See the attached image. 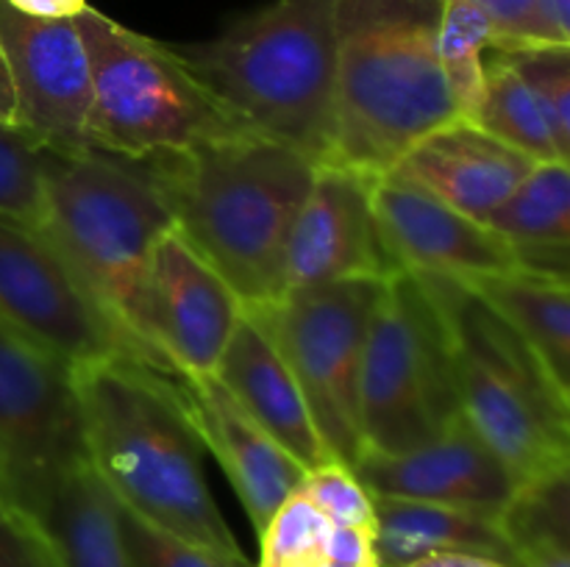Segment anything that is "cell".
Returning <instances> with one entry per match:
<instances>
[{
  "instance_id": "6da1fadb",
  "label": "cell",
  "mask_w": 570,
  "mask_h": 567,
  "mask_svg": "<svg viewBox=\"0 0 570 567\" xmlns=\"http://www.w3.org/2000/svg\"><path fill=\"white\" fill-rule=\"evenodd\" d=\"M83 450L120 504L237 567L250 565L223 520L204 472V445L173 376L120 354L76 367Z\"/></svg>"
},
{
  "instance_id": "7a4b0ae2",
  "label": "cell",
  "mask_w": 570,
  "mask_h": 567,
  "mask_svg": "<svg viewBox=\"0 0 570 567\" xmlns=\"http://www.w3.org/2000/svg\"><path fill=\"white\" fill-rule=\"evenodd\" d=\"M150 165L178 233L226 278L243 306L276 304L284 295L289 233L317 161L234 128Z\"/></svg>"
},
{
  "instance_id": "3957f363",
  "label": "cell",
  "mask_w": 570,
  "mask_h": 567,
  "mask_svg": "<svg viewBox=\"0 0 570 567\" xmlns=\"http://www.w3.org/2000/svg\"><path fill=\"white\" fill-rule=\"evenodd\" d=\"M170 50L239 131L287 145L317 165L328 161L337 0H273L217 37Z\"/></svg>"
},
{
  "instance_id": "277c9868",
  "label": "cell",
  "mask_w": 570,
  "mask_h": 567,
  "mask_svg": "<svg viewBox=\"0 0 570 567\" xmlns=\"http://www.w3.org/2000/svg\"><path fill=\"white\" fill-rule=\"evenodd\" d=\"M443 0H337L328 161L379 178L415 142L462 120L438 53Z\"/></svg>"
},
{
  "instance_id": "5b68a950",
  "label": "cell",
  "mask_w": 570,
  "mask_h": 567,
  "mask_svg": "<svg viewBox=\"0 0 570 567\" xmlns=\"http://www.w3.org/2000/svg\"><path fill=\"white\" fill-rule=\"evenodd\" d=\"M39 226L148 361L139 342L145 270L176 226L156 167L98 148L48 150Z\"/></svg>"
},
{
  "instance_id": "8992f818",
  "label": "cell",
  "mask_w": 570,
  "mask_h": 567,
  "mask_svg": "<svg viewBox=\"0 0 570 567\" xmlns=\"http://www.w3.org/2000/svg\"><path fill=\"white\" fill-rule=\"evenodd\" d=\"M421 278L449 326L460 409L473 431L518 484L570 470V392L460 278Z\"/></svg>"
},
{
  "instance_id": "52a82bcc",
  "label": "cell",
  "mask_w": 570,
  "mask_h": 567,
  "mask_svg": "<svg viewBox=\"0 0 570 567\" xmlns=\"http://www.w3.org/2000/svg\"><path fill=\"white\" fill-rule=\"evenodd\" d=\"M72 20L92 78L89 148L150 161L181 156L237 128L167 42L142 37L92 6Z\"/></svg>"
},
{
  "instance_id": "ba28073f",
  "label": "cell",
  "mask_w": 570,
  "mask_h": 567,
  "mask_svg": "<svg viewBox=\"0 0 570 567\" xmlns=\"http://www.w3.org/2000/svg\"><path fill=\"white\" fill-rule=\"evenodd\" d=\"M462 417L445 317L426 281L395 270L384 281L360 384L362 454H404Z\"/></svg>"
},
{
  "instance_id": "9c48e42d",
  "label": "cell",
  "mask_w": 570,
  "mask_h": 567,
  "mask_svg": "<svg viewBox=\"0 0 570 567\" xmlns=\"http://www.w3.org/2000/svg\"><path fill=\"white\" fill-rule=\"evenodd\" d=\"M384 281L387 278H348L289 289L276 304L254 306L298 378L328 456L345 467H354L365 450L360 384Z\"/></svg>"
},
{
  "instance_id": "30bf717a",
  "label": "cell",
  "mask_w": 570,
  "mask_h": 567,
  "mask_svg": "<svg viewBox=\"0 0 570 567\" xmlns=\"http://www.w3.org/2000/svg\"><path fill=\"white\" fill-rule=\"evenodd\" d=\"M0 320L72 370L139 356L48 231L9 215H0Z\"/></svg>"
},
{
  "instance_id": "8fae6325",
  "label": "cell",
  "mask_w": 570,
  "mask_h": 567,
  "mask_svg": "<svg viewBox=\"0 0 570 567\" xmlns=\"http://www.w3.org/2000/svg\"><path fill=\"white\" fill-rule=\"evenodd\" d=\"M87 461L72 367L0 320V495L31 504L48 481Z\"/></svg>"
},
{
  "instance_id": "7c38bea8",
  "label": "cell",
  "mask_w": 570,
  "mask_h": 567,
  "mask_svg": "<svg viewBox=\"0 0 570 567\" xmlns=\"http://www.w3.org/2000/svg\"><path fill=\"white\" fill-rule=\"evenodd\" d=\"M226 278L173 226L156 242L139 298V342L150 367L212 376L243 315Z\"/></svg>"
},
{
  "instance_id": "4fadbf2b",
  "label": "cell",
  "mask_w": 570,
  "mask_h": 567,
  "mask_svg": "<svg viewBox=\"0 0 570 567\" xmlns=\"http://www.w3.org/2000/svg\"><path fill=\"white\" fill-rule=\"evenodd\" d=\"M0 50L9 64L17 126L48 150H87L92 78L72 17H31L0 0Z\"/></svg>"
},
{
  "instance_id": "5bb4252c",
  "label": "cell",
  "mask_w": 570,
  "mask_h": 567,
  "mask_svg": "<svg viewBox=\"0 0 570 567\" xmlns=\"http://www.w3.org/2000/svg\"><path fill=\"white\" fill-rule=\"evenodd\" d=\"M373 181L376 178L345 165H317L289 233L284 292L348 278L393 276L395 265L373 209Z\"/></svg>"
},
{
  "instance_id": "9a60e30c",
  "label": "cell",
  "mask_w": 570,
  "mask_h": 567,
  "mask_svg": "<svg viewBox=\"0 0 570 567\" xmlns=\"http://www.w3.org/2000/svg\"><path fill=\"white\" fill-rule=\"evenodd\" d=\"M373 209L395 270L471 281L521 267L518 250L488 222L451 209L390 172L373 181Z\"/></svg>"
},
{
  "instance_id": "2e32d148",
  "label": "cell",
  "mask_w": 570,
  "mask_h": 567,
  "mask_svg": "<svg viewBox=\"0 0 570 567\" xmlns=\"http://www.w3.org/2000/svg\"><path fill=\"white\" fill-rule=\"evenodd\" d=\"M351 472L371 498L426 500L490 515H501L521 487L465 417L404 454H362Z\"/></svg>"
},
{
  "instance_id": "e0dca14e",
  "label": "cell",
  "mask_w": 570,
  "mask_h": 567,
  "mask_svg": "<svg viewBox=\"0 0 570 567\" xmlns=\"http://www.w3.org/2000/svg\"><path fill=\"white\" fill-rule=\"evenodd\" d=\"M204 450L217 459L256 534L301 487L306 470L232 398L217 376H173Z\"/></svg>"
},
{
  "instance_id": "ac0fdd59",
  "label": "cell",
  "mask_w": 570,
  "mask_h": 567,
  "mask_svg": "<svg viewBox=\"0 0 570 567\" xmlns=\"http://www.w3.org/2000/svg\"><path fill=\"white\" fill-rule=\"evenodd\" d=\"M532 167V159L490 137L476 122L454 120L412 145L387 172L488 222Z\"/></svg>"
},
{
  "instance_id": "d6986e66",
  "label": "cell",
  "mask_w": 570,
  "mask_h": 567,
  "mask_svg": "<svg viewBox=\"0 0 570 567\" xmlns=\"http://www.w3.org/2000/svg\"><path fill=\"white\" fill-rule=\"evenodd\" d=\"M232 398L298 461L304 470L332 461L312 411L276 339L254 306H245L215 370Z\"/></svg>"
},
{
  "instance_id": "ffe728a7",
  "label": "cell",
  "mask_w": 570,
  "mask_h": 567,
  "mask_svg": "<svg viewBox=\"0 0 570 567\" xmlns=\"http://www.w3.org/2000/svg\"><path fill=\"white\" fill-rule=\"evenodd\" d=\"M373 515L376 567H410L434 554H479L515 567L501 515L404 498H373Z\"/></svg>"
},
{
  "instance_id": "44dd1931",
  "label": "cell",
  "mask_w": 570,
  "mask_h": 567,
  "mask_svg": "<svg viewBox=\"0 0 570 567\" xmlns=\"http://www.w3.org/2000/svg\"><path fill=\"white\" fill-rule=\"evenodd\" d=\"M17 515L42 534L59 567H128L115 500L89 461L59 472Z\"/></svg>"
},
{
  "instance_id": "7402d4cb",
  "label": "cell",
  "mask_w": 570,
  "mask_h": 567,
  "mask_svg": "<svg viewBox=\"0 0 570 567\" xmlns=\"http://www.w3.org/2000/svg\"><path fill=\"white\" fill-rule=\"evenodd\" d=\"M476 292L570 392V284L566 276L518 267L462 281Z\"/></svg>"
},
{
  "instance_id": "603a6c76",
  "label": "cell",
  "mask_w": 570,
  "mask_h": 567,
  "mask_svg": "<svg viewBox=\"0 0 570 567\" xmlns=\"http://www.w3.org/2000/svg\"><path fill=\"white\" fill-rule=\"evenodd\" d=\"M488 226L521 256V267L568 278L570 167L568 161H534L510 198L488 217Z\"/></svg>"
},
{
  "instance_id": "cb8c5ba5",
  "label": "cell",
  "mask_w": 570,
  "mask_h": 567,
  "mask_svg": "<svg viewBox=\"0 0 570 567\" xmlns=\"http://www.w3.org/2000/svg\"><path fill=\"white\" fill-rule=\"evenodd\" d=\"M471 122H476L482 131L501 139V142L510 145L512 150L523 153L527 159H562L532 89L527 87L521 72L499 50H490L488 56L484 87L476 100V109L471 115Z\"/></svg>"
},
{
  "instance_id": "d4e9b609",
  "label": "cell",
  "mask_w": 570,
  "mask_h": 567,
  "mask_svg": "<svg viewBox=\"0 0 570 567\" xmlns=\"http://www.w3.org/2000/svg\"><path fill=\"white\" fill-rule=\"evenodd\" d=\"M490 50H495V37L484 11L473 0H443L438 22V53L462 120H471L476 109Z\"/></svg>"
},
{
  "instance_id": "484cf974",
  "label": "cell",
  "mask_w": 570,
  "mask_h": 567,
  "mask_svg": "<svg viewBox=\"0 0 570 567\" xmlns=\"http://www.w3.org/2000/svg\"><path fill=\"white\" fill-rule=\"evenodd\" d=\"M501 528L515 559L527 550L570 548V470L521 484L501 511Z\"/></svg>"
},
{
  "instance_id": "4316f807",
  "label": "cell",
  "mask_w": 570,
  "mask_h": 567,
  "mask_svg": "<svg viewBox=\"0 0 570 567\" xmlns=\"http://www.w3.org/2000/svg\"><path fill=\"white\" fill-rule=\"evenodd\" d=\"M332 523L295 489L259 534V567H323Z\"/></svg>"
},
{
  "instance_id": "83f0119b",
  "label": "cell",
  "mask_w": 570,
  "mask_h": 567,
  "mask_svg": "<svg viewBox=\"0 0 570 567\" xmlns=\"http://www.w3.org/2000/svg\"><path fill=\"white\" fill-rule=\"evenodd\" d=\"M45 161L48 148L22 131L0 122V215L42 222Z\"/></svg>"
},
{
  "instance_id": "f1b7e54d",
  "label": "cell",
  "mask_w": 570,
  "mask_h": 567,
  "mask_svg": "<svg viewBox=\"0 0 570 567\" xmlns=\"http://www.w3.org/2000/svg\"><path fill=\"white\" fill-rule=\"evenodd\" d=\"M521 72L538 100L562 159L570 156V44L499 50Z\"/></svg>"
},
{
  "instance_id": "f546056e",
  "label": "cell",
  "mask_w": 570,
  "mask_h": 567,
  "mask_svg": "<svg viewBox=\"0 0 570 567\" xmlns=\"http://www.w3.org/2000/svg\"><path fill=\"white\" fill-rule=\"evenodd\" d=\"M111 495V493H109ZM115 500L117 528H120L122 548H126L128 567H237L176 534L161 531L159 526L139 517L126 504Z\"/></svg>"
},
{
  "instance_id": "4dcf8cb0",
  "label": "cell",
  "mask_w": 570,
  "mask_h": 567,
  "mask_svg": "<svg viewBox=\"0 0 570 567\" xmlns=\"http://www.w3.org/2000/svg\"><path fill=\"white\" fill-rule=\"evenodd\" d=\"M493 26L495 50L570 44V28L557 20L549 0H473Z\"/></svg>"
},
{
  "instance_id": "1f68e13d",
  "label": "cell",
  "mask_w": 570,
  "mask_h": 567,
  "mask_svg": "<svg viewBox=\"0 0 570 567\" xmlns=\"http://www.w3.org/2000/svg\"><path fill=\"white\" fill-rule=\"evenodd\" d=\"M301 493L326 515L332 526L345 528H362L371 531L376 526V515H373V498L351 467L337 465V461H326V465L306 470L304 481H301Z\"/></svg>"
},
{
  "instance_id": "d6a6232c",
  "label": "cell",
  "mask_w": 570,
  "mask_h": 567,
  "mask_svg": "<svg viewBox=\"0 0 570 567\" xmlns=\"http://www.w3.org/2000/svg\"><path fill=\"white\" fill-rule=\"evenodd\" d=\"M0 567H59L42 534L6 506H0Z\"/></svg>"
},
{
  "instance_id": "836d02e7",
  "label": "cell",
  "mask_w": 570,
  "mask_h": 567,
  "mask_svg": "<svg viewBox=\"0 0 570 567\" xmlns=\"http://www.w3.org/2000/svg\"><path fill=\"white\" fill-rule=\"evenodd\" d=\"M323 567H376L373 534L362 531V528L334 526L332 534H328Z\"/></svg>"
},
{
  "instance_id": "e575fe53",
  "label": "cell",
  "mask_w": 570,
  "mask_h": 567,
  "mask_svg": "<svg viewBox=\"0 0 570 567\" xmlns=\"http://www.w3.org/2000/svg\"><path fill=\"white\" fill-rule=\"evenodd\" d=\"M11 9L31 17H76L87 9V0H6Z\"/></svg>"
},
{
  "instance_id": "d590c367",
  "label": "cell",
  "mask_w": 570,
  "mask_h": 567,
  "mask_svg": "<svg viewBox=\"0 0 570 567\" xmlns=\"http://www.w3.org/2000/svg\"><path fill=\"white\" fill-rule=\"evenodd\" d=\"M410 567H510L499 559H490V556L479 554H434L426 559L415 561Z\"/></svg>"
},
{
  "instance_id": "8d00e7d4",
  "label": "cell",
  "mask_w": 570,
  "mask_h": 567,
  "mask_svg": "<svg viewBox=\"0 0 570 567\" xmlns=\"http://www.w3.org/2000/svg\"><path fill=\"white\" fill-rule=\"evenodd\" d=\"M515 567H570V548H540L518 554Z\"/></svg>"
},
{
  "instance_id": "74e56055",
  "label": "cell",
  "mask_w": 570,
  "mask_h": 567,
  "mask_svg": "<svg viewBox=\"0 0 570 567\" xmlns=\"http://www.w3.org/2000/svg\"><path fill=\"white\" fill-rule=\"evenodd\" d=\"M0 122H6V126H17L14 87H11L9 64H6L3 50H0Z\"/></svg>"
},
{
  "instance_id": "f35d334b",
  "label": "cell",
  "mask_w": 570,
  "mask_h": 567,
  "mask_svg": "<svg viewBox=\"0 0 570 567\" xmlns=\"http://www.w3.org/2000/svg\"><path fill=\"white\" fill-rule=\"evenodd\" d=\"M551 9H554L557 20L562 22V26L570 28V0H549Z\"/></svg>"
},
{
  "instance_id": "ab89813d",
  "label": "cell",
  "mask_w": 570,
  "mask_h": 567,
  "mask_svg": "<svg viewBox=\"0 0 570 567\" xmlns=\"http://www.w3.org/2000/svg\"><path fill=\"white\" fill-rule=\"evenodd\" d=\"M0 506H6V504H3V495H0Z\"/></svg>"
}]
</instances>
